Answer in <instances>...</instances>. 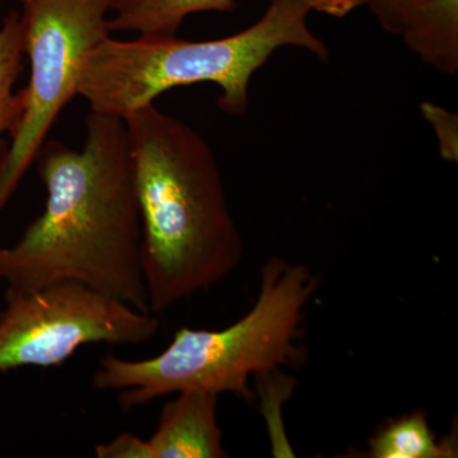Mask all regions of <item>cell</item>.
<instances>
[{
	"label": "cell",
	"instance_id": "cell-11",
	"mask_svg": "<svg viewBox=\"0 0 458 458\" xmlns=\"http://www.w3.org/2000/svg\"><path fill=\"white\" fill-rule=\"evenodd\" d=\"M372 458H450L454 442H438L426 415L414 414L391 421L369 439Z\"/></svg>",
	"mask_w": 458,
	"mask_h": 458
},
{
	"label": "cell",
	"instance_id": "cell-9",
	"mask_svg": "<svg viewBox=\"0 0 458 458\" xmlns=\"http://www.w3.org/2000/svg\"><path fill=\"white\" fill-rule=\"evenodd\" d=\"M236 0H116L110 31L176 36L183 20L198 12H232Z\"/></svg>",
	"mask_w": 458,
	"mask_h": 458
},
{
	"label": "cell",
	"instance_id": "cell-1",
	"mask_svg": "<svg viewBox=\"0 0 458 458\" xmlns=\"http://www.w3.org/2000/svg\"><path fill=\"white\" fill-rule=\"evenodd\" d=\"M86 128L82 149L50 140L38 153L47 207L16 245L0 249V279L12 291L80 283L149 312L125 123L90 111Z\"/></svg>",
	"mask_w": 458,
	"mask_h": 458
},
{
	"label": "cell",
	"instance_id": "cell-14",
	"mask_svg": "<svg viewBox=\"0 0 458 458\" xmlns=\"http://www.w3.org/2000/svg\"><path fill=\"white\" fill-rule=\"evenodd\" d=\"M95 454L98 458H148L146 441L128 432L98 445Z\"/></svg>",
	"mask_w": 458,
	"mask_h": 458
},
{
	"label": "cell",
	"instance_id": "cell-15",
	"mask_svg": "<svg viewBox=\"0 0 458 458\" xmlns=\"http://www.w3.org/2000/svg\"><path fill=\"white\" fill-rule=\"evenodd\" d=\"M307 2L311 11L336 18L348 16L354 9L366 4V0H307Z\"/></svg>",
	"mask_w": 458,
	"mask_h": 458
},
{
	"label": "cell",
	"instance_id": "cell-7",
	"mask_svg": "<svg viewBox=\"0 0 458 458\" xmlns=\"http://www.w3.org/2000/svg\"><path fill=\"white\" fill-rule=\"evenodd\" d=\"M219 394L190 390L162 408L158 427L147 439L148 458H225L216 406Z\"/></svg>",
	"mask_w": 458,
	"mask_h": 458
},
{
	"label": "cell",
	"instance_id": "cell-5",
	"mask_svg": "<svg viewBox=\"0 0 458 458\" xmlns=\"http://www.w3.org/2000/svg\"><path fill=\"white\" fill-rule=\"evenodd\" d=\"M25 53L31 73L25 113L0 165V212L38 159L66 105L77 96L84 54L111 35L116 0H22Z\"/></svg>",
	"mask_w": 458,
	"mask_h": 458
},
{
	"label": "cell",
	"instance_id": "cell-12",
	"mask_svg": "<svg viewBox=\"0 0 458 458\" xmlns=\"http://www.w3.org/2000/svg\"><path fill=\"white\" fill-rule=\"evenodd\" d=\"M421 113L430 123L439 144V153L448 162L458 161V114L432 102L420 105Z\"/></svg>",
	"mask_w": 458,
	"mask_h": 458
},
{
	"label": "cell",
	"instance_id": "cell-2",
	"mask_svg": "<svg viewBox=\"0 0 458 458\" xmlns=\"http://www.w3.org/2000/svg\"><path fill=\"white\" fill-rule=\"evenodd\" d=\"M143 234L149 312L159 315L237 269L243 243L216 155L155 104L123 117Z\"/></svg>",
	"mask_w": 458,
	"mask_h": 458
},
{
	"label": "cell",
	"instance_id": "cell-8",
	"mask_svg": "<svg viewBox=\"0 0 458 458\" xmlns=\"http://www.w3.org/2000/svg\"><path fill=\"white\" fill-rule=\"evenodd\" d=\"M403 41L443 74L458 72V0H430L403 29Z\"/></svg>",
	"mask_w": 458,
	"mask_h": 458
},
{
	"label": "cell",
	"instance_id": "cell-10",
	"mask_svg": "<svg viewBox=\"0 0 458 458\" xmlns=\"http://www.w3.org/2000/svg\"><path fill=\"white\" fill-rule=\"evenodd\" d=\"M25 55V27L21 14L11 12L0 26V165L8 153L7 138L14 137L25 113V89L14 92Z\"/></svg>",
	"mask_w": 458,
	"mask_h": 458
},
{
	"label": "cell",
	"instance_id": "cell-3",
	"mask_svg": "<svg viewBox=\"0 0 458 458\" xmlns=\"http://www.w3.org/2000/svg\"><path fill=\"white\" fill-rule=\"evenodd\" d=\"M310 11L307 0H271L254 26L219 40L140 35L120 41L108 36L80 60L77 96L93 113L123 119L174 87L208 82L221 87L216 104L222 111L242 116L250 81L274 51L297 47L327 60V45L307 27Z\"/></svg>",
	"mask_w": 458,
	"mask_h": 458
},
{
	"label": "cell",
	"instance_id": "cell-4",
	"mask_svg": "<svg viewBox=\"0 0 458 458\" xmlns=\"http://www.w3.org/2000/svg\"><path fill=\"white\" fill-rule=\"evenodd\" d=\"M318 285V276L304 265L271 258L262 267L258 300L242 318L223 330L180 328L170 345L149 360L106 355L93 387L119 391L126 412L190 390L251 400L252 376H269L297 360L304 310Z\"/></svg>",
	"mask_w": 458,
	"mask_h": 458
},
{
	"label": "cell",
	"instance_id": "cell-13",
	"mask_svg": "<svg viewBox=\"0 0 458 458\" xmlns=\"http://www.w3.org/2000/svg\"><path fill=\"white\" fill-rule=\"evenodd\" d=\"M430 0H366L386 32L401 35L411 17Z\"/></svg>",
	"mask_w": 458,
	"mask_h": 458
},
{
	"label": "cell",
	"instance_id": "cell-6",
	"mask_svg": "<svg viewBox=\"0 0 458 458\" xmlns=\"http://www.w3.org/2000/svg\"><path fill=\"white\" fill-rule=\"evenodd\" d=\"M157 315L74 282L5 292L0 313V372L64 363L87 344H141L158 331Z\"/></svg>",
	"mask_w": 458,
	"mask_h": 458
},
{
	"label": "cell",
	"instance_id": "cell-16",
	"mask_svg": "<svg viewBox=\"0 0 458 458\" xmlns=\"http://www.w3.org/2000/svg\"><path fill=\"white\" fill-rule=\"evenodd\" d=\"M3 2H5V0H0V5L3 4Z\"/></svg>",
	"mask_w": 458,
	"mask_h": 458
}]
</instances>
